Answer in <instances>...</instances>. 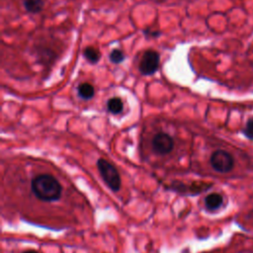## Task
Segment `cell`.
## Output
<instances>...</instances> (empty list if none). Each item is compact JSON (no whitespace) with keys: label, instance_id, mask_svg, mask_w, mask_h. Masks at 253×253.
<instances>
[{"label":"cell","instance_id":"cell-13","mask_svg":"<svg viewBox=\"0 0 253 253\" xmlns=\"http://www.w3.org/2000/svg\"><path fill=\"white\" fill-rule=\"evenodd\" d=\"M24 253H38V252H36V251H34V250H29V251H26V252H24Z\"/></svg>","mask_w":253,"mask_h":253},{"label":"cell","instance_id":"cell-10","mask_svg":"<svg viewBox=\"0 0 253 253\" xmlns=\"http://www.w3.org/2000/svg\"><path fill=\"white\" fill-rule=\"evenodd\" d=\"M84 56L91 63H96L100 59V52L95 47L89 46L84 49Z\"/></svg>","mask_w":253,"mask_h":253},{"label":"cell","instance_id":"cell-12","mask_svg":"<svg viewBox=\"0 0 253 253\" xmlns=\"http://www.w3.org/2000/svg\"><path fill=\"white\" fill-rule=\"evenodd\" d=\"M243 134L250 140H253V118L249 119L242 130Z\"/></svg>","mask_w":253,"mask_h":253},{"label":"cell","instance_id":"cell-6","mask_svg":"<svg viewBox=\"0 0 253 253\" xmlns=\"http://www.w3.org/2000/svg\"><path fill=\"white\" fill-rule=\"evenodd\" d=\"M222 203H223L222 197L219 194H216V193H212V194L208 195L206 197V200H205L206 207L210 211H215V210L219 209L220 206L222 205Z\"/></svg>","mask_w":253,"mask_h":253},{"label":"cell","instance_id":"cell-1","mask_svg":"<svg viewBox=\"0 0 253 253\" xmlns=\"http://www.w3.org/2000/svg\"><path fill=\"white\" fill-rule=\"evenodd\" d=\"M32 191L34 195L41 201L52 202L61 196V185L51 175L42 174L32 181Z\"/></svg>","mask_w":253,"mask_h":253},{"label":"cell","instance_id":"cell-8","mask_svg":"<svg viewBox=\"0 0 253 253\" xmlns=\"http://www.w3.org/2000/svg\"><path fill=\"white\" fill-rule=\"evenodd\" d=\"M43 0H25L24 6L28 12L37 14L40 13L43 8Z\"/></svg>","mask_w":253,"mask_h":253},{"label":"cell","instance_id":"cell-5","mask_svg":"<svg viewBox=\"0 0 253 253\" xmlns=\"http://www.w3.org/2000/svg\"><path fill=\"white\" fill-rule=\"evenodd\" d=\"M172 137L164 132L157 133L152 139V147L155 152L159 154H167L173 149Z\"/></svg>","mask_w":253,"mask_h":253},{"label":"cell","instance_id":"cell-4","mask_svg":"<svg viewBox=\"0 0 253 253\" xmlns=\"http://www.w3.org/2000/svg\"><path fill=\"white\" fill-rule=\"evenodd\" d=\"M159 68V54L153 49H147L141 56L139 71L142 75H152Z\"/></svg>","mask_w":253,"mask_h":253},{"label":"cell","instance_id":"cell-9","mask_svg":"<svg viewBox=\"0 0 253 253\" xmlns=\"http://www.w3.org/2000/svg\"><path fill=\"white\" fill-rule=\"evenodd\" d=\"M94 87L89 83H82L78 86V95L85 100H88L94 96Z\"/></svg>","mask_w":253,"mask_h":253},{"label":"cell","instance_id":"cell-7","mask_svg":"<svg viewBox=\"0 0 253 253\" xmlns=\"http://www.w3.org/2000/svg\"><path fill=\"white\" fill-rule=\"evenodd\" d=\"M107 107H108V110L112 114L118 115V114L123 112V110H124V103L121 100V98L113 97V98L109 99V101L107 102Z\"/></svg>","mask_w":253,"mask_h":253},{"label":"cell","instance_id":"cell-3","mask_svg":"<svg viewBox=\"0 0 253 253\" xmlns=\"http://www.w3.org/2000/svg\"><path fill=\"white\" fill-rule=\"evenodd\" d=\"M211 165L219 173L229 172L233 167V158L225 150H215L211 156Z\"/></svg>","mask_w":253,"mask_h":253},{"label":"cell","instance_id":"cell-2","mask_svg":"<svg viewBox=\"0 0 253 253\" xmlns=\"http://www.w3.org/2000/svg\"><path fill=\"white\" fill-rule=\"evenodd\" d=\"M97 167L105 183L113 191H119L121 188V177L116 167L103 158L97 161Z\"/></svg>","mask_w":253,"mask_h":253},{"label":"cell","instance_id":"cell-11","mask_svg":"<svg viewBox=\"0 0 253 253\" xmlns=\"http://www.w3.org/2000/svg\"><path fill=\"white\" fill-rule=\"evenodd\" d=\"M125 59V54L121 49H114L110 53V60L113 63H121Z\"/></svg>","mask_w":253,"mask_h":253}]
</instances>
